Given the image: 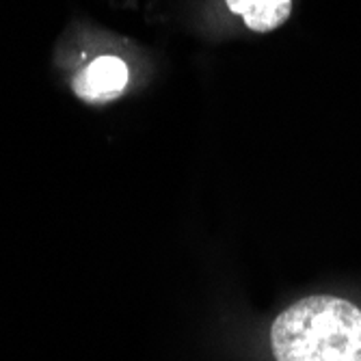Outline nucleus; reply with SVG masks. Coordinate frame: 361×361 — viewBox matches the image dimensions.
<instances>
[{
  "instance_id": "obj_2",
  "label": "nucleus",
  "mask_w": 361,
  "mask_h": 361,
  "mask_svg": "<svg viewBox=\"0 0 361 361\" xmlns=\"http://www.w3.org/2000/svg\"><path fill=\"white\" fill-rule=\"evenodd\" d=\"M128 85V68L117 56H100L74 78V91L85 102H109L121 95Z\"/></svg>"
},
{
  "instance_id": "obj_3",
  "label": "nucleus",
  "mask_w": 361,
  "mask_h": 361,
  "mask_svg": "<svg viewBox=\"0 0 361 361\" xmlns=\"http://www.w3.org/2000/svg\"><path fill=\"white\" fill-rule=\"evenodd\" d=\"M229 11L245 20V26L255 32L279 28L292 11V0H225Z\"/></svg>"
},
{
  "instance_id": "obj_1",
  "label": "nucleus",
  "mask_w": 361,
  "mask_h": 361,
  "mask_svg": "<svg viewBox=\"0 0 361 361\" xmlns=\"http://www.w3.org/2000/svg\"><path fill=\"white\" fill-rule=\"evenodd\" d=\"M277 361H361V310L318 294L292 303L271 329Z\"/></svg>"
}]
</instances>
